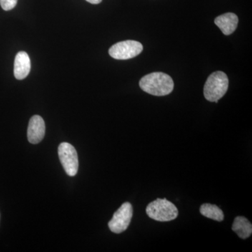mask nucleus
<instances>
[{
	"label": "nucleus",
	"instance_id": "obj_1",
	"mask_svg": "<svg viewBox=\"0 0 252 252\" xmlns=\"http://www.w3.org/2000/svg\"><path fill=\"white\" fill-rule=\"evenodd\" d=\"M140 86L142 91L152 95L165 96L173 91L174 81L168 74L153 72L141 79Z\"/></svg>",
	"mask_w": 252,
	"mask_h": 252
},
{
	"label": "nucleus",
	"instance_id": "obj_2",
	"mask_svg": "<svg viewBox=\"0 0 252 252\" xmlns=\"http://www.w3.org/2000/svg\"><path fill=\"white\" fill-rule=\"evenodd\" d=\"M228 89V79L224 72L217 71L207 78L204 86V96L210 102H218L227 92Z\"/></svg>",
	"mask_w": 252,
	"mask_h": 252
},
{
	"label": "nucleus",
	"instance_id": "obj_3",
	"mask_svg": "<svg viewBox=\"0 0 252 252\" xmlns=\"http://www.w3.org/2000/svg\"><path fill=\"white\" fill-rule=\"evenodd\" d=\"M146 212L149 218L160 222L170 221L178 217L177 207L165 198H158L149 203Z\"/></svg>",
	"mask_w": 252,
	"mask_h": 252
},
{
	"label": "nucleus",
	"instance_id": "obj_4",
	"mask_svg": "<svg viewBox=\"0 0 252 252\" xmlns=\"http://www.w3.org/2000/svg\"><path fill=\"white\" fill-rule=\"evenodd\" d=\"M60 161L67 175L74 177L79 170V158L75 148L67 142H62L59 147Z\"/></svg>",
	"mask_w": 252,
	"mask_h": 252
},
{
	"label": "nucleus",
	"instance_id": "obj_5",
	"mask_svg": "<svg viewBox=\"0 0 252 252\" xmlns=\"http://www.w3.org/2000/svg\"><path fill=\"white\" fill-rule=\"evenodd\" d=\"M143 51V46L137 41H123L114 44L109 50V54L113 59L128 60L133 59Z\"/></svg>",
	"mask_w": 252,
	"mask_h": 252
},
{
	"label": "nucleus",
	"instance_id": "obj_6",
	"mask_svg": "<svg viewBox=\"0 0 252 252\" xmlns=\"http://www.w3.org/2000/svg\"><path fill=\"white\" fill-rule=\"evenodd\" d=\"M132 205L128 202L123 204L114 214L112 220H109L108 226L113 233H122L127 229L132 218Z\"/></svg>",
	"mask_w": 252,
	"mask_h": 252
},
{
	"label": "nucleus",
	"instance_id": "obj_7",
	"mask_svg": "<svg viewBox=\"0 0 252 252\" xmlns=\"http://www.w3.org/2000/svg\"><path fill=\"white\" fill-rule=\"evenodd\" d=\"M46 126L44 119L34 115L30 120L28 127V140L30 143L39 144L45 136Z\"/></svg>",
	"mask_w": 252,
	"mask_h": 252
},
{
	"label": "nucleus",
	"instance_id": "obj_8",
	"mask_svg": "<svg viewBox=\"0 0 252 252\" xmlns=\"http://www.w3.org/2000/svg\"><path fill=\"white\" fill-rule=\"evenodd\" d=\"M31 63L29 56L25 51H20L15 58L14 76L18 80L26 79L31 72Z\"/></svg>",
	"mask_w": 252,
	"mask_h": 252
},
{
	"label": "nucleus",
	"instance_id": "obj_9",
	"mask_svg": "<svg viewBox=\"0 0 252 252\" xmlns=\"http://www.w3.org/2000/svg\"><path fill=\"white\" fill-rule=\"evenodd\" d=\"M238 17L233 13H226L215 18V23L225 35L234 32L238 25Z\"/></svg>",
	"mask_w": 252,
	"mask_h": 252
},
{
	"label": "nucleus",
	"instance_id": "obj_10",
	"mask_svg": "<svg viewBox=\"0 0 252 252\" xmlns=\"http://www.w3.org/2000/svg\"><path fill=\"white\" fill-rule=\"evenodd\" d=\"M232 230L238 235L239 238L245 239L250 238L252 233V225L248 219L244 217H235Z\"/></svg>",
	"mask_w": 252,
	"mask_h": 252
},
{
	"label": "nucleus",
	"instance_id": "obj_11",
	"mask_svg": "<svg viewBox=\"0 0 252 252\" xmlns=\"http://www.w3.org/2000/svg\"><path fill=\"white\" fill-rule=\"evenodd\" d=\"M200 212L203 216L217 221H222L224 220L223 211L215 205L209 203L203 204L200 207Z\"/></svg>",
	"mask_w": 252,
	"mask_h": 252
},
{
	"label": "nucleus",
	"instance_id": "obj_12",
	"mask_svg": "<svg viewBox=\"0 0 252 252\" xmlns=\"http://www.w3.org/2000/svg\"><path fill=\"white\" fill-rule=\"evenodd\" d=\"M18 0H0V5L4 11L14 9L17 4Z\"/></svg>",
	"mask_w": 252,
	"mask_h": 252
},
{
	"label": "nucleus",
	"instance_id": "obj_13",
	"mask_svg": "<svg viewBox=\"0 0 252 252\" xmlns=\"http://www.w3.org/2000/svg\"><path fill=\"white\" fill-rule=\"evenodd\" d=\"M88 2L91 3V4H98L102 0H86Z\"/></svg>",
	"mask_w": 252,
	"mask_h": 252
},
{
	"label": "nucleus",
	"instance_id": "obj_14",
	"mask_svg": "<svg viewBox=\"0 0 252 252\" xmlns=\"http://www.w3.org/2000/svg\"><path fill=\"white\" fill-rule=\"evenodd\" d=\"M0 220H1V215H0Z\"/></svg>",
	"mask_w": 252,
	"mask_h": 252
}]
</instances>
